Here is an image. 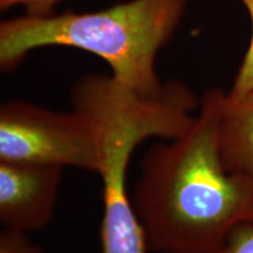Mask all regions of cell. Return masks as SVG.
Wrapping results in <instances>:
<instances>
[{
	"label": "cell",
	"instance_id": "6da1fadb",
	"mask_svg": "<svg viewBox=\"0 0 253 253\" xmlns=\"http://www.w3.org/2000/svg\"><path fill=\"white\" fill-rule=\"evenodd\" d=\"M224 91H205L184 135L150 145L141 161L132 207L150 251L210 253L253 221V186L226 171L219 125Z\"/></svg>",
	"mask_w": 253,
	"mask_h": 253
},
{
	"label": "cell",
	"instance_id": "7a4b0ae2",
	"mask_svg": "<svg viewBox=\"0 0 253 253\" xmlns=\"http://www.w3.org/2000/svg\"><path fill=\"white\" fill-rule=\"evenodd\" d=\"M72 108L93 123L100 149L97 175L102 181V253H148L147 238L126 190L132 154L150 137L172 140L194 123L199 101L178 80L144 96L123 86L112 75L86 74L71 90Z\"/></svg>",
	"mask_w": 253,
	"mask_h": 253
},
{
	"label": "cell",
	"instance_id": "3957f363",
	"mask_svg": "<svg viewBox=\"0 0 253 253\" xmlns=\"http://www.w3.org/2000/svg\"><path fill=\"white\" fill-rule=\"evenodd\" d=\"M188 0H130L94 12L25 14L0 24V67L12 72L43 47H72L104 60L112 77L144 96L163 90L157 54L184 17Z\"/></svg>",
	"mask_w": 253,
	"mask_h": 253
},
{
	"label": "cell",
	"instance_id": "277c9868",
	"mask_svg": "<svg viewBox=\"0 0 253 253\" xmlns=\"http://www.w3.org/2000/svg\"><path fill=\"white\" fill-rule=\"evenodd\" d=\"M0 161L73 167L97 173L96 131L84 114L55 112L26 101L0 106Z\"/></svg>",
	"mask_w": 253,
	"mask_h": 253
},
{
	"label": "cell",
	"instance_id": "5b68a950",
	"mask_svg": "<svg viewBox=\"0 0 253 253\" xmlns=\"http://www.w3.org/2000/svg\"><path fill=\"white\" fill-rule=\"evenodd\" d=\"M63 168L0 161V221L4 230L27 233L52 220Z\"/></svg>",
	"mask_w": 253,
	"mask_h": 253
},
{
	"label": "cell",
	"instance_id": "8992f818",
	"mask_svg": "<svg viewBox=\"0 0 253 253\" xmlns=\"http://www.w3.org/2000/svg\"><path fill=\"white\" fill-rule=\"evenodd\" d=\"M219 149L226 171L253 186V91L240 97L224 94Z\"/></svg>",
	"mask_w": 253,
	"mask_h": 253
},
{
	"label": "cell",
	"instance_id": "52a82bcc",
	"mask_svg": "<svg viewBox=\"0 0 253 253\" xmlns=\"http://www.w3.org/2000/svg\"><path fill=\"white\" fill-rule=\"evenodd\" d=\"M248 8L252 21V39L248 52L244 56L242 65L237 73L233 86L229 91V95L235 97L244 96L253 91V0H240Z\"/></svg>",
	"mask_w": 253,
	"mask_h": 253
},
{
	"label": "cell",
	"instance_id": "ba28073f",
	"mask_svg": "<svg viewBox=\"0 0 253 253\" xmlns=\"http://www.w3.org/2000/svg\"><path fill=\"white\" fill-rule=\"evenodd\" d=\"M210 253H253V221L237 225L223 246Z\"/></svg>",
	"mask_w": 253,
	"mask_h": 253
},
{
	"label": "cell",
	"instance_id": "9c48e42d",
	"mask_svg": "<svg viewBox=\"0 0 253 253\" xmlns=\"http://www.w3.org/2000/svg\"><path fill=\"white\" fill-rule=\"evenodd\" d=\"M0 253H43L40 246L32 243L27 233L4 230L0 233Z\"/></svg>",
	"mask_w": 253,
	"mask_h": 253
},
{
	"label": "cell",
	"instance_id": "30bf717a",
	"mask_svg": "<svg viewBox=\"0 0 253 253\" xmlns=\"http://www.w3.org/2000/svg\"><path fill=\"white\" fill-rule=\"evenodd\" d=\"M61 0H0L1 11L13 6H23L26 14L31 17H48L54 13L55 6Z\"/></svg>",
	"mask_w": 253,
	"mask_h": 253
}]
</instances>
